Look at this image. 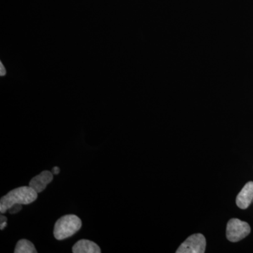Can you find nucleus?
I'll return each mask as SVG.
<instances>
[{"label":"nucleus","instance_id":"obj_1","mask_svg":"<svg viewBox=\"0 0 253 253\" xmlns=\"http://www.w3.org/2000/svg\"><path fill=\"white\" fill-rule=\"evenodd\" d=\"M38 193L31 186H21L11 190L0 200V212L1 214L9 211L16 204L28 205L38 199Z\"/></svg>","mask_w":253,"mask_h":253},{"label":"nucleus","instance_id":"obj_2","mask_svg":"<svg viewBox=\"0 0 253 253\" xmlns=\"http://www.w3.org/2000/svg\"><path fill=\"white\" fill-rule=\"evenodd\" d=\"M82 221L75 214H67L59 218L55 223V239L61 241L74 235L81 229Z\"/></svg>","mask_w":253,"mask_h":253},{"label":"nucleus","instance_id":"obj_3","mask_svg":"<svg viewBox=\"0 0 253 253\" xmlns=\"http://www.w3.org/2000/svg\"><path fill=\"white\" fill-rule=\"evenodd\" d=\"M251 232V226L246 221L231 219L226 226V238L231 242H238L244 239Z\"/></svg>","mask_w":253,"mask_h":253},{"label":"nucleus","instance_id":"obj_4","mask_svg":"<svg viewBox=\"0 0 253 253\" xmlns=\"http://www.w3.org/2000/svg\"><path fill=\"white\" fill-rule=\"evenodd\" d=\"M206 240L201 234H193L181 244L176 253H204L206 251Z\"/></svg>","mask_w":253,"mask_h":253},{"label":"nucleus","instance_id":"obj_5","mask_svg":"<svg viewBox=\"0 0 253 253\" xmlns=\"http://www.w3.org/2000/svg\"><path fill=\"white\" fill-rule=\"evenodd\" d=\"M54 174L50 171L44 170L31 179L29 186L33 188L38 194L42 192L46 189V186L52 181Z\"/></svg>","mask_w":253,"mask_h":253},{"label":"nucleus","instance_id":"obj_6","mask_svg":"<svg viewBox=\"0 0 253 253\" xmlns=\"http://www.w3.org/2000/svg\"><path fill=\"white\" fill-rule=\"evenodd\" d=\"M253 201V181H249L241 190L236 197V203L238 207L245 210L249 207Z\"/></svg>","mask_w":253,"mask_h":253},{"label":"nucleus","instance_id":"obj_7","mask_svg":"<svg viewBox=\"0 0 253 253\" xmlns=\"http://www.w3.org/2000/svg\"><path fill=\"white\" fill-rule=\"evenodd\" d=\"M73 253H100L101 249L96 243L89 240L82 239L78 241L73 247Z\"/></svg>","mask_w":253,"mask_h":253},{"label":"nucleus","instance_id":"obj_8","mask_svg":"<svg viewBox=\"0 0 253 253\" xmlns=\"http://www.w3.org/2000/svg\"><path fill=\"white\" fill-rule=\"evenodd\" d=\"M15 253H38L34 244L26 239H21L18 241L14 250Z\"/></svg>","mask_w":253,"mask_h":253},{"label":"nucleus","instance_id":"obj_9","mask_svg":"<svg viewBox=\"0 0 253 253\" xmlns=\"http://www.w3.org/2000/svg\"><path fill=\"white\" fill-rule=\"evenodd\" d=\"M21 209H22V206H21V205L16 204L10 208L8 211H9V212L11 213V214H16V213L20 212V211H21Z\"/></svg>","mask_w":253,"mask_h":253},{"label":"nucleus","instance_id":"obj_10","mask_svg":"<svg viewBox=\"0 0 253 253\" xmlns=\"http://www.w3.org/2000/svg\"><path fill=\"white\" fill-rule=\"evenodd\" d=\"M6 74V70L3 66L2 63L0 62V76H4Z\"/></svg>","mask_w":253,"mask_h":253},{"label":"nucleus","instance_id":"obj_11","mask_svg":"<svg viewBox=\"0 0 253 253\" xmlns=\"http://www.w3.org/2000/svg\"><path fill=\"white\" fill-rule=\"evenodd\" d=\"M53 174H58L60 172V168L59 167H54L52 169Z\"/></svg>","mask_w":253,"mask_h":253},{"label":"nucleus","instance_id":"obj_12","mask_svg":"<svg viewBox=\"0 0 253 253\" xmlns=\"http://www.w3.org/2000/svg\"><path fill=\"white\" fill-rule=\"evenodd\" d=\"M7 225V222L6 221H4V222L1 223V225H0V229L1 230H3L4 229L5 226Z\"/></svg>","mask_w":253,"mask_h":253},{"label":"nucleus","instance_id":"obj_13","mask_svg":"<svg viewBox=\"0 0 253 253\" xmlns=\"http://www.w3.org/2000/svg\"><path fill=\"white\" fill-rule=\"evenodd\" d=\"M7 221V218L5 217V216H1V223L4 222V221Z\"/></svg>","mask_w":253,"mask_h":253},{"label":"nucleus","instance_id":"obj_14","mask_svg":"<svg viewBox=\"0 0 253 253\" xmlns=\"http://www.w3.org/2000/svg\"></svg>","mask_w":253,"mask_h":253}]
</instances>
